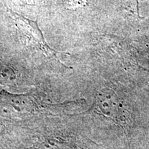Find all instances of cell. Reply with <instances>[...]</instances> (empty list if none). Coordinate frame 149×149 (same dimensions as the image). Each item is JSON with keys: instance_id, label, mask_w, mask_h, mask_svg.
Instances as JSON below:
<instances>
[{"instance_id": "6da1fadb", "label": "cell", "mask_w": 149, "mask_h": 149, "mask_svg": "<svg viewBox=\"0 0 149 149\" xmlns=\"http://www.w3.org/2000/svg\"><path fill=\"white\" fill-rule=\"evenodd\" d=\"M9 17L12 19L17 29L26 37L29 44L42 52L48 57H55L57 59V53L48 45L44 40L42 31L38 26L37 21H33L21 15L14 12L6 7Z\"/></svg>"}, {"instance_id": "7a4b0ae2", "label": "cell", "mask_w": 149, "mask_h": 149, "mask_svg": "<svg viewBox=\"0 0 149 149\" xmlns=\"http://www.w3.org/2000/svg\"><path fill=\"white\" fill-rule=\"evenodd\" d=\"M88 0H64V4L67 8L74 9L86 6Z\"/></svg>"}, {"instance_id": "3957f363", "label": "cell", "mask_w": 149, "mask_h": 149, "mask_svg": "<svg viewBox=\"0 0 149 149\" xmlns=\"http://www.w3.org/2000/svg\"><path fill=\"white\" fill-rule=\"evenodd\" d=\"M22 2L29 5H38L42 2L43 0H20Z\"/></svg>"}]
</instances>
